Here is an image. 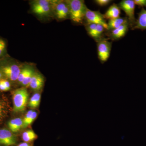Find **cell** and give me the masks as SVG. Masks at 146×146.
Returning a JSON list of instances; mask_svg holds the SVG:
<instances>
[{
  "instance_id": "ba28073f",
  "label": "cell",
  "mask_w": 146,
  "mask_h": 146,
  "mask_svg": "<svg viewBox=\"0 0 146 146\" xmlns=\"http://www.w3.org/2000/svg\"><path fill=\"white\" fill-rule=\"evenodd\" d=\"M52 5L55 6V14L58 20H64L70 18V9L66 1H52Z\"/></svg>"
},
{
  "instance_id": "4fadbf2b",
  "label": "cell",
  "mask_w": 146,
  "mask_h": 146,
  "mask_svg": "<svg viewBox=\"0 0 146 146\" xmlns=\"http://www.w3.org/2000/svg\"><path fill=\"white\" fill-rule=\"evenodd\" d=\"M121 10L119 6L114 3L110 7L104 16L106 19L109 20L119 18Z\"/></svg>"
},
{
  "instance_id": "5b68a950",
  "label": "cell",
  "mask_w": 146,
  "mask_h": 146,
  "mask_svg": "<svg viewBox=\"0 0 146 146\" xmlns=\"http://www.w3.org/2000/svg\"><path fill=\"white\" fill-rule=\"evenodd\" d=\"M108 39L103 38L98 42V57L102 63L106 62L110 56L112 42H109Z\"/></svg>"
},
{
  "instance_id": "2e32d148",
  "label": "cell",
  "mask_w": 146,
  "mask_h": 146,
  "mask_svg": "<svg viewBox=\"0 0 146 146\" xmlns=\"http://www.w3.org/2000/svg\"><path fill=\"white\" fill-rule=\"evenodd\" d=\"M41 95L39 93H35L31 98L29 101V107L33 109L36 108L39 106L41 101Z\"/></svg>"
},
{
  "instance_id": "9c48e42d",
  "label": "cell",
  "mask_w": 146,
  "mask_h": 146,
  "mask_svg": "<svg viewBox=\"0 0 146 146\" xmlns=\"http://www.w3.org/2000/svg\"><path fill=\"white\" fill-rule=\"evenodd\" d=\"M17 141V137L9 129L6 128L0 129V146L14 145Z\"/></svg>"
},
{
  "instance_id": "9a60e30c",
  "label": "cell",
  "mask_w": 146,
  "mask_h": 146,
  "mask_svg": "<svg viewBox=\"0 0 146 146\" xmlns=\"http://www.w3.org/2000/svg\"><path fill=\"white\" fill-rule=\"evenodd\" d=\"M127 22H128V20L127 17H119L115 19L109 20L107 23L108 30L111 31L118 28Z\"/></svg>"
},
{
  "instance_id": "44dd1931",
  "label": "cell",
  "mask_w": 146,
  "mask_h": 146,
  "mask_svg": "<svg viewBox=\"0 0 146 146\" xmlns=\"http://www.w3.org/2000/svg\"><path fill=\"white\" fill-rule=\"evenodd\" d=\"M35 72L34 70H32L28 74L26 77L24 79L23 81L21 84L23 86H26V87H28L29 86L30 84L31 81L33 77V75Z\"/></svg>"
},
{
  "instance_id": "d6986e66",
  "label": "cell",
  "mask_w": 146,
  "mask_h": 146,
  "mask_svg": "<svg viewBox=\"0 0 146 146\" xmlns=\"http://www.w3.org/2000/svg\"><path fill=\"white\" fill-rule=\"evenodd\" d=\"M8 107L5 102L0 100V123L3 121L8 112Z\"/></svg>"
},
{
  "instance_id": "5bb4252c",
  "label": "cell",
  "mask_w": 146,
  "mask_h": 146,
  "mask_svg": "<svg viewBox=\"0 0 146 146\" xmlns=\"http://www.w3.org/2000/svg\"><path fill=\"white\" fill-rule=\"evenodd\" d=\"M23 119L21 118H16L10 120L7 125L9 129L13 133H17L23 128Z\"/></svg>"
},
{
  "instance_id": "ac0fdd59",
  "label": "cell",
  "mask_w": 146,
  "mask_h": 146,
  "mask_svg": "<svg viewBox=\"0 0 146 146\" xmlns=\"http://www.w3.org/2000/svg\"><path fill=\"white\" fill-rule=\"evenodd\" d=\"M33 70L31 67L29 66H26L22 68H21V72L18 76V83H22L24 79L26 77L28 74L29 73Z\"/></svg>"
},
{
  "instance_id": "8992f818",
  "label": "cell",
  "mask_w": 146,
  "mask_h": 146,
  "mask_svg": "<svg viewBox=\"0 0 146 146\" xmlns=\"http://www.w3.org/2000/svg\"><path fill=\"white\" fill-rule=\"evenodd\" d=\"M52 6V1L48 0H38L33 2L32 9L36 15L45 16L49 15Z\"/></svg>"
},
{
  "instance_id": "277c9868",
  "label": "cell",
  "mask_w": 146,
  "mask_h": 146,
  "mask_svg": "<svg viewBox=\"0 0 146 146\" xmlns=\"http://www.w3.org/2000/svg\"><path fill=\"white\" fill-rule=\"evenodd\" d=\"M135 4L133 0H123L119 6L120 9L124 11L128 20L129 27L133 29L136 22L135 17Z\"/></svg>"
},
{
  "instance_id": "d4e9b609",
  "label": "cell",
  "mask_w": 146,
  "mask_h": 146,
  "mask_svg": "<svg viewBox=\"0 0 146 146\" xmlns=\"http://www.w3.org/2000/svg\"><path fill=\"white\" fill-rule=\"evenodd\" d=\"M135 5H138L139 7L143 8L146 7V0H134Z\"/></svg>"
},
{
  "instance_id": "8fae6325",
  "label": "cell",
  "mask_w": 146,
  "mask_h": 146,
  "mask_svg": "<svg viewBox=\"0 0 146 146\" xmlns=\"http://www.w3.org/2000/svg\"><path fill=\"white\" fill-rule=\"evenodd\" d=\"M44 79L43 76L39 73L35 72L29 86L35 91H38L44 86Z\"/></svg>"
},
{
  "instance_id": "603a6c76",
  "label": "cell",
  "mask_w": 146,
  "mask_h": 146,
  "mask_svg": "<svg viewBox=\"0 0 146 146\" xmlns=\"http://www.w3.org/2000/svg\"><path fill=\"white\" fill-rule=\"evenodd\" d=\"M6 43L5 40L0 38V60L5 54L6 52Z\"/></svg>"
},
{
  "instance_id": "cb8c5ba5",
  "label": "cell",
  "mask_w": 146,
  "mask_h": 146,
  "mask_svg": "<svg viewBox=\"0 0 146 146\" xmlns=\"http://www.w3.org/2000/svg\"><path fill=\"white\" fill-rule=\"evenodd\" d=\"M111 1L110 0H96L95 1L97 5L102 7L108 5Z\"/></svg>"
},
{
  "instance_id": "484cf974",
  "label": "cell",
  "mask_w": 146,
  "mask_h": 146,
  "mask_svg": "<svg viewBox=\"0 0 146 146\" xmlns=\"http://www.w3.org/2000/svg\"><path fill=\"white\" fill-rule=\"evenodd\" d=\"M0 91H8L3 82L2 79L0 80Z\"/></svg>"
},
{
  "instance_id": "30bf717a",
  "label": "cell",
  "mask_w": 146,
  "mask_h": 146,
  "mask_svg": "<svg viewBox=\"0 0 146 146\" xmlns=\"http://www.w3.org/2000/svg\"><path fill=\"white\" fill-rule=\"evenodd\" d=\"M129 28V22L123 24L118 28L110 31L108 35L109 39L112 40H117L125 36Z\"/></svg>"
},
{
  "instance_id": "e0dca14e",
  "label": "cell",
  "mask_w": 146,
  "mask_h": 146,
  "mask_svg": "<svg viewBox=\"0 0 146 146\" xmlns=\"http://www.w3.org/2000/svg\"><path fill=\"white\" fill-rule=\"evenodd\" d=\"M37 138V135L32 130H27L22 134V139L25 143L32 142Z\"/></svg>"
},
{
  "instance_id": "ffe728a7",
  "label": "cell",
  "mask_w": 146,
  "mask_h": 146,
  "mask_svg": "<svg viewBox=\"0 0 146 146\" xmlns=\"http://www.w3.org/2000/svg\"><path fill=\"white\" fill-rule=\"evenodd\" d=\"M33 112V110H30L27 112L25 116L23 119V128H26L30 125V121Z\"/></svg>"
},
{
  "instance_id": "6da1fadb",
  "label": "cell",
  "mask_w": 146,
  "mask_h": 146,
  "mask_svg": "<svg viewBox=\"0 0 146 146\" xmlns=\"http://www.w3.org/2000/svg\"><path fill=\"white\" fill-rule=\"evenodd\" d=\"M70 9V18L74 23L82 24L87 7L82 0L66 1Z\"/></svg>"
},
{
  "instance_id": "52a82bcc",
  "label": "cell",
  "mask_w": 146,
  "mask_h": 146,
  "mask_svg": "<svg viewBox=\"0 0 146 146\" xmlns=\"http://www.w3.org/2000/svg\"><path fill=\"white\" fill-rule=\"evenodd\" d=\"M84 20L86 24H95L103 26L106 30H108V25L104 14L99 11H95L86 9Z\"/></svg>"
},
{
  "instance_id": "4316f807",
  "label": "cell",
  "mask_w": 146,
  "mask_h": 146,
  "mask_svg": "<svg viewBox=\"0 0 146 146\" xmlns=\"http://www.w3.org/2000/svg\"><path fill=\"white\" fill-rule=\"evenodd\" d=\"M18 146H31L30 145L27 143H23L19 144Z\"/></svg>"
},
{
  "instance_id": "3957f363",
  "label": "cell",
  "mask_w": 146,
  "mask_h": 146,
  "mask_svg": "<svg viewBox=\"0 0 146 146\" xmlns=\"http://www.w3.org/2000/svg\"><path fill=\"white\" fill-rule=\"evenodd\" d=\"M29 94L25 87L16 89L13 92V110L15 112L25 110L28 102Z\"/></svg>"
},
{
  "instance_id": "7c38bea8",
  "label": "cell",
  "mask_w": 146,
  "mask_h": 146,
  "mask_svg": "<svg viewBox=\"0 0 146 146\" xmlns=\"http://www.w3.org/2000/svg\"><path fill=\"white\" fill-rule=\"evenodd\" d=\"M138 14V18L132 30L139 29L142 31L145 30L146 29V10L142 8Z\"/></svg>"
},
{
  "instance_id": "7a4b0ae2",
  "label": "cell",
  "mask_w": 146,
  "mask_h": 146,
  "mask_svg": "<svg viewBox=\"0 0 146 146\" xmlns=\"http://www.w3.org/2000/svg\"><path fill=\"white\" fill-rule=\"evenodd\" d=\"M21 68L12 60L4 59L0 61V71L3 77L9 81H17Z\"/></svg>"
},
{
  "instance_id": "83f0119b",
  "label": "cell",
  "mask_w": 146,
  "mask_h": 146,
  "mask_svg": "<svg viewBox=\"0 0 146 146\" xmlns=\"http://www.w3.org/2000/svg\"><path fill=\"white\" fill-rule=\"evenodd\" d=\"M3 74L0 71V80L3 78Z\"/></svg>"
},
{
  "instance_id": "7402d4cb",
  "label": "cell",
  "mask_w": 146,
  "mask_h": 146,
  "mask_svg": "<svg viewBox=\"0 0 146 146\" xmlns=\"http://www.w3.org/2000/svg\"><path fill=\"white\" fill-rule=\"evenodd\" d=\"M97 24H86V28L88 34L93 38L96 29Z\"/></svg>"
}]
</instances>
